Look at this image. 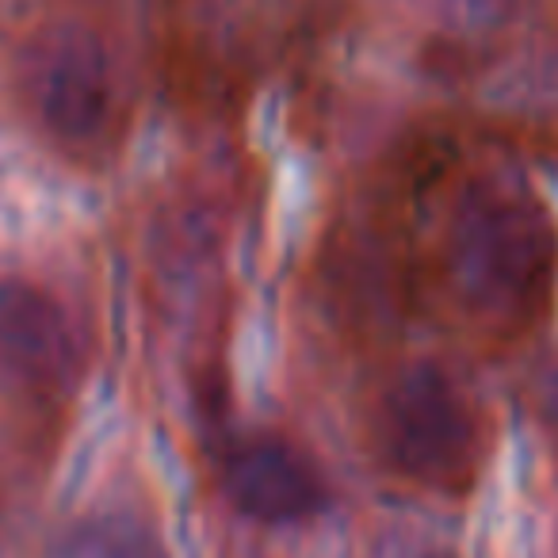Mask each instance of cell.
Instances as JSON below:
<instances>
[{
	"label": "cell",
	"instance_id": "9",
	"mask_svg": "<svg viewBox=\"0 0 558 558\" xmlns=\"http://www.w3.org/2000/svg\"><path fill=\"white\" fill-rule=\"evenodd\" d=\"M398 558H456L451 550H444V547H413V550H405V555H398Z\"/></svg>",
	"mask_w": 558,
	"mask_h": 558
},
{
	"label": "cell",
	"instance_id": "6",
	"mask_svg": "<svg viewBox=\"0 0 558 558\" xmlns=\"http://www.w3.org/2000/svg\"><path fill=\"white\" fill-rule=\"evenodd\" d=\"M50 558H169L146 520L131 512H96L70 524Z\"/></svg>",
	"mask_w": 558,
	"mask_h": 558
},
{
	"label": "cell",
	"instance_id": "5",
	"mask_svg": "<svg viewBox=\"0 0 558 558\" xmlns=\"http://www.w3.org/2000/svg\"><path fill=\"white\" fill-rule=\"evenodd\" d=\"M226 494L256 524H299L322 512L326 482L295 444L260 436L230 456Z\"/></svg>",
	"mask_w": 558,
	"mask_h": 558
},
{
	"label": "cell",
	"instance_id": "3",
	"mask_svg": "<svg viewBox=\"0 0 558 558\" xmlns=\"http://www.w3.org/2000/svg\"><path fill=\"white\" fill-rule=\"evenodd\" d=\"M43 131L77 157H96L119 131V81L111 54L88 27H58L39 43L27 73Z\"/></svg>",
	"mask_w": 558,
	"mask_h": 558
},
{
	"label": "cell",
	"instance_id": "4",
	"mask_svg": "<svg viewBox=\"0 0 558 558\" xmlns=\"http://www.w3.org/2000/svg\"><path fill=\"white\" fill-rule=\"evenodd\" d=\"M81 375V337L54 291L32 279H0V390L62 398Z\"/></svg>",
	"mask_w": 558,
	"mask_h": 558
},
{
	"label": "cell",
	"instance_id": "8",
	"mask_svg": "<svg viewBox=\"0 0 558 558\" xmlns=\"http://www.w3.org/2000/svg\"><path fill=\"white\" fill-rule=\"evenodd\" d=\"M539 402H543V413H547V417L558 425V364L550 367V372H547V379H543Z\"/></svg>",
	"mask_w": 558,
	"mask_h": 558
},
{
	"label": "cell",
	"instance_id": "7",
	"mask_svg": "<svg viewBox=\"0 0 558 558\" xmlns=\"http://www.w3.org/2000/svg\"><path fill=\"white\" fill-rule=\"evenodd\" d=\"M448 16L463 32H489V27L505 24L517 12L520 0H444Z\"/></svg>",
	"mask_w": 558,
	"mask_h": 558
},
{
	"label": "cell",
	"instance_id": "1",
	"mask_svg": "<svg viewBox=\"0 0 558 558\" xmlns=\"http://www.w3.org/2000/svg\"><path fill=\"white\" fill-rule=\"evenodd\" d=\"M558 271V230L520 177H478L444 230V279L466 318L520 329L539 318Z\"/></svg>",
	"mask_w": 558,
	"mask_h": 558
},
{
	"label": "cell",
	"instance_id": "2",
	"mask_svg": "<svg viewBox=\"0 0 558 558\" xmlns=\"http://www.w3.org/2000/svg\"><path fill=\"white\" fill-rule=\"evenodd\" d=\"M375 440L395 474L436 494H463L482 466V421L466 390L436 364H410L375 410Z\"/></svg>",
	"mask_w": 558,
	"mask_h": 558
}]
</instances>
